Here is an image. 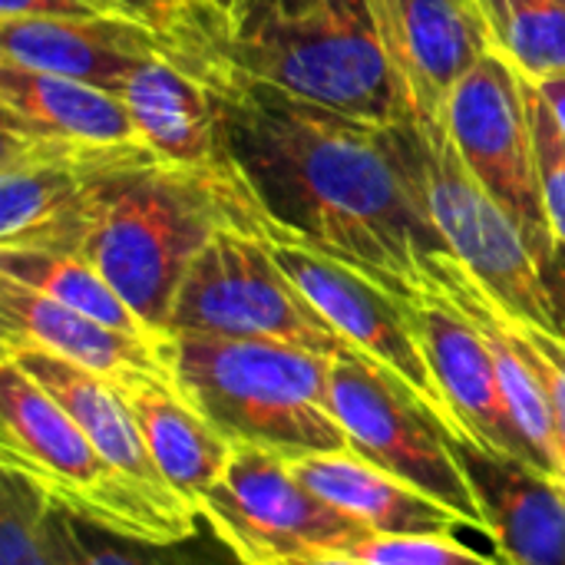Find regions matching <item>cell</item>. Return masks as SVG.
I'll list each match as a JSON object with an SVG mask.
<instances>
[{"label": "cell", "mask_w": 565, "mask_h": 565, "mask_svg": "<svg viewBox=\"0 0 565 565\" xmlns=\"http://www.w3.org/2000/svg\"><path fill=\"white\" fill-rule=\"evenodd\" d=\"M0 321H3V344L43 348L109 381L132 371L169 374V354H166L169 341L116 331L3 275H0Z\"/></svg>", "instance_id": "obj_20"}, {"label": "cell", "mask_w": 565, "mask_h": 565, "mask_svg": "<svg viewBox=\"0 0 565 565\" xmlns=\"http://www.w3.org/2000/svg\"><path fill=\"white\" fill-rule=\"evenodd\" d=\"M0 470L53 507L126 540L175 546L195 536L199 510L126 477L79 424L17 364L0 367Z\"/></svg>", "instance_id": "obj_5"}, {"label": "cell", "mask_w": 565, "mask_h": 565, "mask_svg": "<svg viewBox=\"0 0 565 565\" xmlns=\"http://www.w3.org/2000/svg\"><path fill=\"white\" fill-rule=\"evenodd\" d=\"M152 56H166L162 36L126 17L0 20V60L109 93H116L119 83Z\"/></svg>", "instance_id": "obj_18"}, {"label": "cell", "mask_w": 565, "mask_h": 565, "mask_svg": "<svg viewBox=\"0 0 565 565\" xmlns=\"http://www.w3.org/2000/svg\"><path fill=\"white\" fill-rule=\"evenodd\" d=\"M0 275L13 278L86 318H96L116 331L156 338L139 315L119 298V291L79 255L66 252H43V248H0ZM169 341V338H156Z\"/></svg>", "instance_id": "obj_23"}, {"label": "cell", "mask_w": 565, "mask_h": 565, "mask_svg": "<svg viewBox=\"0 0 565 565\" xmlns=\"http://www.w3.org/2000/svg\"><path fill=\"white\" fill-rule=\"evenodd\" d=\"M348 556L367 565H503V559L470 550L454 533H430V536L367 533Z\"/></svg>", "instance_id": "obj_27"}, {"label": "cell", "mask_w": 565, "mask_h": 565, "mask_svg": "<svg viewBox=\"0 0 565 565\" xmlns=\"http://www.w3.org/2000/svg\"><path fill=\"white\" fill-rule=\"evenodd\" d=\"M414 175L450 255L520 321L565 338V301L520 222L487 192L437 116L404 119Z\"/></svg>", "instance_id": "obj_6"}, {"label": "cell", "mask_w": 565, "mask_h": 565, "mask_svg": "<svg viewBox=\"0 0 565 565\" xmlns=\"http://www.w3.org/2000/svg\"><path fill=\"white\" fill-rule=\"evenodd\" d=\"M493 46L513 70L543 83L565 73V0H480Z\"/></svg>", "instance_id": "obj_24"}, {"label": "cell", "mask_w": 565, "mask_h": 565, "mask_svg": "<svg viewBox=\"0 0 565 565\" xmlns=\"http://www.w3.org/2000/svg\"><path fill=\"white\" fill-rule=\"evenodd\" d=\"M411 308L427 361L460 424V434L487 450L516 457L543 470L540 454L533 450V444L526 440V434L520 430L510 411L493 351L480 334V328L454 301H447L430 288H420Z\"/></svg>", "instance_id": "obj_13"}, {"label": "cell", "mask_w": 565, "mask_h": 565, "mask_svg": "<svg viewBox=\"0 0 565 565\" xmlns=\"http://www.w3.org/2000/svg\"><path fill=\"white\" fill-rule=\"evenodd\" d=\"M454 454L503 565H565V483L454 434Z\"/></svg>", "instance_id": "obj_15"}, {"label": "cell", "mask_w": 565, "mask_h": 565, "mask_svg": "<svg viewBox=\"0 0 565 565\" xmlns=\"http://www.w3.org/2000/svg\"><path fill=\"white\" fill-rule=\"evenodd\" d=\"M526 96H530V122H533L546 215H550V225H553L559 245L565 248V132L556 122L550 103L540 96V89L530 79H526Z\"/></svg>", "instance_id": "obj_28"}, {"label": "cell", "mask_w": 565, "mask_h": 565, "mask_svg": "<svg viewBox=\"0 0 565 565\" xmlns=\"http://www.w3.org/2000/svg\"><path fill=\"white\" fill-rule=\"evenodd\" d=\"M331 414L354 454L454 510L467 530L483 533V513L454 454V434L404 381L361 351L341 354L331 361Z\"/></svg>", "instance_id": "obj_8"}, {"label": "cell", "mask_w": 565, "mask_h": 565, "mask_svg": "<svg viewBox=\"0 0 565 565\" xmlns=\"http://www.w3.org/2000/svg\"><path fill=\"white\" fill-rule=\"evenodd\" d=\"M159 36L189 73L225 70L374 126L411 116L371 0H169Z\"/></svg>", "instance_id": "obj_2"}, {"label": "cell", "mask_w": 565, "mask_h": 565, "mask_svg": "<svg viewBox=\"0 0 565 565\" xmlns=\"http://www.w3.org/2000/svg\"><path fill=\"white\" fill-rule=\"evenodd\" d=\"M516 331L523 338L526 358L533 361L540 384H543V394H546L556 463H559V473L565 480V338L546 331V328H536L530 321H520V318H516Z\"/></svg>", "instance_id": "obj_29"}, {"label": "cell", "mask_w": 565, "mask_h": 565, "mask_svg": "<svg viewBox=\"0 0 565 565\" xmlns=\"http://www.w3.org/2000/svg\"><path fill=\"white\" fill-rule=\"evenodd\" d=\"M222 106L228 156L268 218L414 301L450 255L414 175L404 119L374 126L225 70L192 73Z\"/></svg>", "instance_id": "obj_1"}, {"label": "cell", "mask_w": 565, "mask_h": 565, "mask_svg": "<svg viewBox=\"0 0 565 565\" xmlns=\"http://www.w3.org/2000/svg\"><path fill=\"white\" fill-rule=\"evenodd\" d=\"M0 136L73 149L146 146L126 103L99 86L0 60Z\"/></svg>", "instance_id": "obj_17"}, {"label": "cell", "mask_w": 565, "mask_h": 565, "mask_svg": "<svg viewBox=\"0 0 565 565\" xmlns=\"http://www.w3.org/2000/svg\"><path fill=\"white\" fill-rule=\"evenodd\" d=\"M248 565H367L351 556H338V553H298V556H275V559H258Z\"/></svg>", "instance_id": "obj_30"}, {"label": "cell", "mask_w": 565, "mask_h": 565, "mask_svg": "<svg viewBox=\"0 0 565 565\" xmlns=\"http://www.w3.org/2000/svg\"><path fill=\"white\" fill-rule=\"evenodd\" d=\"M172 334L278 341L324 358L354 348L278 265L265 235L222 232L192 262L169 318Z\"/></svg>", "instance_id": "obj_7"}, {"label": "cell", "mask_w": 565, "mask_h": 565, "mask_svg": "<svg viewBox=\"0 0 565 565\" xmlns=\"http://www.w3.org/2000/svg\"><path fill=\"white\" fill-rule=\"evenodd\" d=\"M411 113H444L454 86L493 53L480 0H371Z\"/></svg>", "instance_id": "obj_14"}, {"label": "cell", "mask_w": 565, "mask_h": 565, "mask_svg": "<svg viewBox=\"0 0 565 565\" xmlns=\"http://www.w3.org/2000/svg\"><path fill=\"white\" fill-rule=\"evenodd\" d=\"M536 89H540V96L550 103V109H553V116H556V122L563 126L565 132V73L559 76H550V79H543V83H533Z\"/></svg>", "instance_id": "obj_31"}, {"label": "cell", "mask_w": 565, "mask_h": 565, "mask_svg": "<svg viewBox=\"0 0 565 565\" xmlns=\"http://www.w3.org/2000/svg\"><path fill=\"white\" fill-rule=\"evenodd\" d=\"M46 540L60 565H189L172 546L116 536L53 503L46 510Z\"/></svg>", "instance_id": "obj_25"}, {"label": "cell", "mask_w": 565, "mask_h": 565, "mask_svg": "<svg viewBox=\"0 0 565 565\" xmlns=\"http://www.w3.org/2000/svg\"><path fill=\"white\" fill-rule=\"evenodd\" d=\"M116 96L126 103L139 139L162 162L212 175H238L228 156L215 89L175 60H146L119 83Z\"/></svg>", "instance_id": "obj_16"}, {"label": "cell", "mask_w": 565, "mask_h": 565, "mask_svg": "<svg viewBox=\"0 0 565 565\" xmlns=\"http://www.w3.org/2000/svg\"><path fill=\"white\" fill-rule=\"evenodd\" d=\"M285 275L298 285V291L321 311V318L364 358L391 371L404 381L440 420L450 434H460V424L434 377L427 361L414 308L407 298L387 291L374 278L361 275L358 268L291 238L281 232L265 235Z\"/></svg>", "instance_id": "obj_11"}, {"label": "cell", "mask_w": 565, "mask_h": 565, "mask_svg": "<svg viewBox=\"0 0 565 565\" xmlns=\"http://www.w3.org/2000/svg\"><path fill=\"white\" fill-rule=\"evenodd\" d=\"M291 473L318 493L334 510L348 513L371 533L384 536H430V533H457L467 526L454 510L430 500L417 487L401 477L381 470L354 450L338 454H311L288 463Z\"/></svg>", "instance_id": "obj_22"}, {"label": "cell", "mask_w": 565, "mask_h": 565, "mask_svg": "<svg viewBox=\"0 0 565 565\" xmlns=\"http://www.w3.org/2000/svg\"><path fill=\"white\" fill-rule=\"evenodd\" d=\"M268 228L242 175L182 169L146 146L93 179L73 255L86 258L156 338H169L175 295L202 248L222 232Z\"/></svg>", "instance_id": "obj_3"}, {"label": "cell", "mask_w": 565, "mask_h": 565, "mask_svg": "<svg viewBox=\"0 0 565 565\" xmlns=\"http://www.w3.org/2000/svg\"><path fill=\"white\" fill-rule=\"evenodd\" d=\"M50 500L3 470L0 487V565H60L46 540Z\"/></svg>", "instance_id": "obj_26"}, {"label": "cell", "mask_w": 565, "mask_h": 565, "mask_svg": "<svg viewBox=\"0 0 565 565\" xmlns=\"http://www.w3.org/2000/svg\"><path fill=\"white\" fill-rule=\"evenodd\" d=\"M113 387L129 407L162 480L199 510V500L225 477L235 444L182 397L169 374L132 371L116 377Z\"/></svg>", "instance_id": "obj_19"}, {"label": "cell", "mask_w": 565, "mask_h": 565, "mask_svg": "<svg viewBox=\"0 0 565 565\" xmlns=\"http://www.w3.org/2000/svg\"><path fill=\"white\" fill-rule=\"evenodd\" d=\"M169 377L182 397L235 447L281 460L351 450L331 414V361L324 354L245 338L172 334Z\"/></svg>", "instance_id": "obj_4"}, {"label": "cell", "mask_w": 565, "mask_h": 565, "mask_svg": "<svg viewBox=\"0 0 565 565\" xmlns=\"http://www.w3.org/2000/svg\"><path fill=\"white\" fill-rule=\"evenodd\" d=\"M440 122L470 172L530 235L565 301V248L543 202L526 79L493 50L454 86Z\"/></svg>", "instance_id": "obj_9"}, {"label": "cell", "mask_w": 565, "mask_h": 565, "mask_svg": "<svg viewBox=\"0 0 565 565\" xmlns=\"http://www.w3.org/2000/svg\"><path fill=\"white\" fill-rule=\"evenodd\" d=\"M3 361L17 364L30 381H36L126 477H132L156 497L185 503L156 470L142 434L109 377L30 344H3Z\"/></svg>", "instance_id": "obj_21"}, {"label": "cell", "mask_w": 565, "mask_h": 565, "mask_svg": "<svg viewBox=\"0 0 565 565\" xmlns=\"http://www.w3.org/2000/svg\"><path fill=\"white\" fill-rule=\"evenodd\" d=\"M139 149L146 146L73 149V146L3 139L0 248H43V252L73 255L93 179L106 166Z\"/></svg>", "instance_id": "obj_12"}, {"label": "cell", "mask_w": 565, "mask_h": 565, "mask_svg": "<svg viewBox=\"0 0 565 565\" xmlns=\"http://www.w3.org/2000/svg\"><path fill=\"white\" fill-rule=\"evenodd\" d=\"M199 516L238 565L298 553L348 556L371 533L311 493L288 460L255 447H235L225 477L199 500Z\"/></svg>", "instance_id": "obj_10"}]
</instances>
